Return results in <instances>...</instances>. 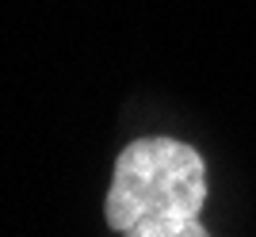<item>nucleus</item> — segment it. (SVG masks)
Instances as JSON below:
<instances>
[{"mask_svg":"<svg viewBox=\"0 0 256 237\" xmlns=\"http://www.w3.org/2000/svg\"><path fill=\"white\" fill-rule=\"evenodd\" d=\"M203 203V157L176 138H138L118 153L104 214L107 226L126 234L150 218H199Z\"/></svg>","mask_w":256,"mask_h":237,"instance_id":"f257e3e1","label":"nucleus"},{"mask_svg":"<svg viewBox=\"0 0 256 237\" xmlns=\"http://www.w3.org/2000/svg\"><path fill=\"white\" fill-rule=\"evenodd\" d=\"M122 237H210L199 218H150V222H138L134 230H126Z\"/></svg>","mask_w":256,"mask_h":237,"instance_id":"f03ea898","label":"nucleus"}]
</instances>
